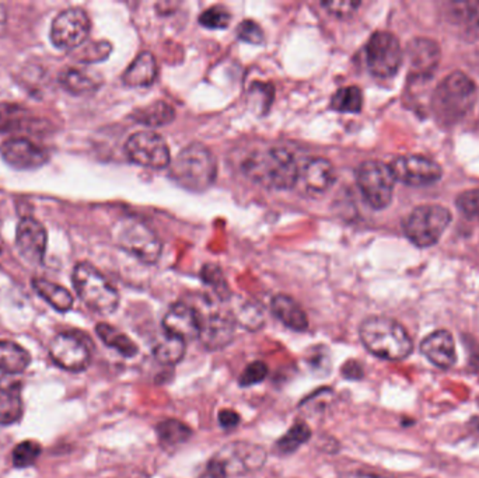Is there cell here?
Masks as SVG:
<instances>
[{"mask_svg": "<svg viewBox=\"0 0 479 478\" xmlns=\"http://www.w3.org/2000/svg\"><path fill=\"white\" fill-rule=\"evenodd\" d=\"M110 478H151V475L148 473L142 472V470H130V472H125L122 474Z\"/></svg>", "mask_w": 479, "mask_h": 478, "instance_id": "46", "label": "cell"}, {"mask_svg": "<svg viewBox=\"0 0 479 478\" xmlns=\"http://www.w3.org/2000/svg\"><path fill=\"white\" fill-rule=\"evenodd\" d=\"M311 429L308 424L303 421L296 423L289 431L286 432L285 435L277 442L275 451L280 456H289L298 451L306 442L310 441Z\"/></svg>", "mask_w": 479, "mask_h": 478, "instance_id": "32", "label": "cell"}, {"mask_svg": "<svg viewBox=\"0 0 479 478\" xmlns=\"http://www.w3.org/2000/svg\"><path fill=\"white\" fill-rule=\"evenodd\" d=\"M243 170L252 181L277 190L292 189L300 174L295 156L283 148L255 151L244 161Z\"/></svg>", "mask_w": 479, "mask_h": 478, "instance_id": "3", "label": "cell"}, {"mask_svg": "<svg viewBox=\"0 0 479 478\" xmlns=\"http://www.w3.org/2000/svg\"><path fill=\"white\" fill-rule=\"evenodd\" d=\"M298 180L311 195H321L331 189L335 182V169L331 161L323 158H314L306 163L298 174Z\"/></svg>", "mask_w": 479, "mask_h": 478, "instance_id": "21", "label": "cell"}, {"mask_svg": "<svg viewBox=\"0 0 479 478\" xmlns=\"http://www.w3.org/2000/svg\"><path fill=\"white\" fill-rule=\"evenodd\" d=\"M455 205L465 218L479 222V189L461 192L455 200Z\"/></svg>", "mask_w": 479, "mask_h": 478, "instance_id": "39", "label": "cell"}, {"mask_svg": "<svg viewBox=\"0 0 479 478\" xmlns=\"http://www.w3.org/2000/svg\"><path fill=\"white\" fill-rule=\"evenodd\" d=\"M90 19L83 9L64 10L51 25V41L62 51L76 50L89 37Z\"/></svg>", "mask_w": 479, "mask_h": 478, "instance_id": "13", "label": "cell"}, {"mask_svg": "<svg viewBox=\"0 0 479 478\" xmlns=\"http://www.w3.org/2000/svg\"><path fill=\"white\" fill-rule=\"evenodd\" d=\"M203 281L206 285L213 288L219 299L228 300L230 297V289L226 284L225 278L221 275L220 268L215 266H206L202 271Z\"/></svg>", "mask_w": 479, "mask_h": 478, "instance_id": "38", "label": "cell"}, {"mask_svg": "<svg viewBox=\"0 0 479 478\" xmlns=\"http://www.w3.org/2000/svg\"><path fill=\"white\" fill-rule=\"evenodd\" d=\"M117 241L123 250L148 264L156 262L161 254V241L154 235V231L141 220L126 219L120 223Z\"/></svg>", "mask_w": 479, "mask_h": 478, "instance_id": "11", "label": "cell"}, {"mask_svg": "<svg viewBox=\"0 0 479 478\" xmlns=\"http://www.w3.org/2000/svg\"><path fill=\"white\" fill-rule=\"evenodd\" d=\"M270 308L275 317L290 330L298 331V333L308 330V315L303 307L288 295H277L270 302Z\"/></svg>", "mask_w": 479, "mask_h": 478, "instance_id": "22", "label": "cell"}, {"mask_svg": "<svg viewBox=\"0 0 479 478\" xmlns=\"http://www.w3.org/2000/svg\"><path fill=\"white\" fill-rule=\"evenodd\" d=\"M357 182L363 198L373 210H385L391 204L396 179L388 164L378 161H363L357 170Z\"/></svg>", "mask_w": 479, "mask_h": 478, "instance_id": "8", "label": "cell"}, {"mask_svg": "<svg viewBox=\"0 0 479 478\" xmlns=\"http://www.w3.org/2000/svg\"><path fill=\"white\" fill-rule=\"evenodd\" d=\"M95 333L102 338L103 343L110 348L115 349L118 354L122 355L125 358H133L139 352L138 346L133 343L130 337L121 333L117 328L112 327L110 324L100 323L95 327Z\"/></svg>", "mask_w": 479, "mask_h": 478, "instance_id": "28", "label": "cell"}, {"mask_svg": "<svg viewBox=\"0 0 479 478\" xmlns=\"http://www.w3.org/2000/svg\"><path fill=\"white\" fill-rule=\"evenodd\" d=\"M2 158L19 170L40 169L50 161V154L27 138H10L0 146Z\"/></svg>", "mask_w": 479, "mask_h": 478, "instance_id": "16", "label": "cell"}, {"mask_svg": "<svg viewBox=\"0 0 479 478\" xmlns=\"http://www.w3.org/2000/svg\"><path fill=\"white\" fill-rule=\"evenodd\" d=\"M421 352L430 364L439 369H450L457 362L455 337L447 330L434 331L425 337Z\"/></svg>", "mask_w": 479, "mask_h": 478, "instance_id": "20", "label": "cell"}, {"mask_svg": "<svg viewBox=\"0 0 479 478\" xmlns=\"http://www.w3.org/2000/svg\"><path fill=\"white\" fill-rule=\"evenodd\" d=\"M359 337L370 354L386 361H404L414 351V341L403 324L385 316L363 320Z\"/></svg>", "mask_w": 479, "mask_h": 478, "instance_id": "1", "label": "cell"}, {"mask_svg": "<svg viewBox=\"0 0 479 478\" xmlns=\"http://www.w3.org/2000/svg\"><path fill=\"white\" fill-rule=\"evenodd\" d=\"M234 321H239L243 327L249 328V330H259L264 324V315L257 306L252 303H243L234 310L233 315Z\"/></svg>", "mask_w": 479, "mask_h": 478, "instance_id": "36", "label": "cell"}, {"mask_svg": "<svg viewBox=\"0 0 479 478\" xmlns=\"http://www.w3.org/2000/svg\"><path fill=\"white\" fill-rule=\"evenodd\" d=\"M46 236L45 228L34 218H23L15 229V246L23 259L30 264H43L45 257Z\"/></svg>", "mask_w": 479, "mask_h": 478, "instance_id": "17", "label": "cell"}, {"mask_svg": "<svg viewBox=\"0 0 479 478\" xmlns=\"http://www.w3.org/2000/svg\"><path fill=\"white\" fill-rule=\"evenodd\" d=\"M219 424L225 429L236 428L240 424V415L233 410H221L219 413Z\"/></svg>", "mask_w": 479, "mask_h": 478, "instance_id": "44", "label": "cell"}, {"mask_svg": "<svg viewBox=\"0 0 479 478\" xmlns=\"http://www.w3.org/2000/svg\"><path fill=\"white\" fill-rule=\"evenodd\" d=\"M156 432L160 444L167 449H174L180 444H184L192 436V429L179 420L161 421L157 425Z\"/></svg>", "mask_w": 479, "mask_h": 478, "instance_id": "31", "label": "cell"}, {"mask_svg": "<svg viewBox=\"0 0 479 478\" xmlns=\"http://www.w3.org/2000/svg\"><path fill=\"white\" fill-rule=\"evenodd\" d=\"M396 181L409 187H426L439 181L443 169L434 159L422 154H404L394 159L390 164Z\"/></svg>", "mask_w": 479, "mask_h": 478, "instance_id": "12", "label": "cell"}, {"mask_svg": "<svg viewBox=\"0 0 479 478\" xmlns=\"http://www.w3.org/2000/svg\"><path fill=\"white\" fill-rule=\"evenodd\" d=\"M331 108L338 112L357 114L363 108L362 90L357 86L342 87L332 96Z\"/></svg>", "mask_w": 479, "mask_h": 478, "instance_id": "34", "label": "cell"}, {"mask_svg": "<svg viewBox=\"0 0 479 478\" xmlns=\"http://www.w3.org/2000/svg\"><path fill=\"white\" fill-rule=\"evenodd\" d=\"M200 339L206 348L216 351L231 343L234 337V323H236L233 316L223 315L220 312H210L206 316L200 312Z\"/></svg>", "mask_w": 479, "mask_h": 478, "instance_id": "19", "label": "cell"}, {"mask_svg": "<svg viewBox=\"0 0 479 478\" xmlns=\"http://www.w3.org/2000/svg\"><path fill=\"white\" fill-rule=\"evenodd\" d=\"M237 35L240 40L252 44V45H261L264 43V31L254 20H244L243 23H240L237 27Z\"/></svg>", "mask_w": 479, "mask_h": 478, "instance_id": "41", "label": "cell"}, {"mask_svg": "<svg viewBox=\"0 0 479 478\" xmlns=\"http://www.w3.org/2000/svg\"><path fill=\"white\" fill-rule=\"evenodd\" d=\"M131 161L148 169H166L171 164V153L166 139L151 131L133 133L125 145Z\"/></svg>", "mask_w": 479, "mask_h": 478, "instance_id": "10", "label": "cell"}, {"mask_svg": "<svg viewBox=\"0 0 479 478\" xmlns=\"http://www.w3.org/2000/svg\"><path fill=\"white\" fill-rule=\"evenodd\" d=\"M341 374L345 379L360 380L363 379V376H365V370H363V366L360 365V362L352 359V361L345 362V365L341 369Z\"/></svg>", "mask_w": 479, "mask_h": 478, "instance_id": "43", "label": "cell"}, {"mask_svg": "<svg viewBox=\"0 0 479 478\" xmlns=\"http://www.w3.org/2000/svg\"><path fill=\"white\" fill-rule=\"evenodd\" d=\"M163 328L167 336L184 339L185 343L200 338V312L187 303H175L164 316Z\"/></svg>", "mask_w": 479, "mask_h": 478, "instance_id": "18", "label": "cell"}, {"mask_svg": "<svg viewBox=\"0 0 479 478\" xmlns=\"http://www.w3.org/2000/svg\"><path fill=\"white\" fill-rule=\"evenodd\" d=\"M231 13L221 5H215L210 9L203 10L200 15V23L203 27L210 30H221L230 24Z\"/></svg>", "mask_w": 479, "mask_h": 478, "instance_id": "37", "label": "cell"}, {"mask_svg": "<svg viewBox=\"0 0 479 478\" xmlns=\"http://www.w3.org/2000/svg\"><path fill=\"white\" fill-rule=\"evenodd\" d=\"M31 355L27 349L13 341H0V372L20 375L30 366Z\"/></svg>", "mask_w": 479, "mask_h": 478, "instance_id": "27", "label": "cell"}, {"mask_svg": "<svg viewBox=\"0 0 479 478\" xmlns=\"http://www.w3.org/2000/svg\"><path fill=\"white\" fill-rule=\"evenodd\" d=\"M41 125L27 108L15 102H0V133L34 131Z\"/></svg>", "mask_w": 479, "mask_h": 478, "instance_id": "23", "label": "cell"}, {"mask_svg": "<svg viewBox=\"0 0 479 478\" xmlns=\"http://www.w3.org/2000/svg\"><path fill=\"white\" fill-rule=\"evenodd\" d=\"M185 349L187 343L184 339L166 334V337L154 346L153 355L156 361L161 365H175L184 358Z\"/></svg>", "mask_w": 479, "mask_h": 478, "instance_id": "33", "label": "cell"}, {"mask_svg": "<svg viewBox=\"0 0 479 478\" xmlns=\"http://www.w3.org/2000/svg\"><path fill=\"white\" fill-rule=\"evenodd\" d=\"M23 415V401L20 395V385L15 383L0 392V424L12 425Z\"/></svg>", "mask_w": 479, "mask_h": 478, "instance_id": "30", "label": "cell"}, {"mask_svg": "<svg viewBox=\"0 0 479 478\" xmlns=\"http://www.w3.org/2000/svg\"><path fill=\"white\" fill-rule=\"evenodd\" d=\"M475 82L463 72L455 71L445 76L432 94V112L437 122L452 127L473 110L476 102Z\"/></svg>", "mask_w": 479, "mask_h": 478, "instance_id": "2", "label": "cell"}, {"mask_svg": "<svg viewBox=\"0 0 479 478\" xmlns=\"http://www.w3.org/2000/svg\"><path fill=\"white\" fill-rule=\"evenodd\" d=\"M339 478H387L385 475L375 474V473L367 472H349L345 473Z\"/></svg>", "mask_w": 479, "mask_h": 478, "instance_id": "45", "label": "cell"}, {"mask_svg": "<svg viewBox=\"0 0 479 478\" xmlns=\"http://www.w3.org/2000/svg\"><path fill=\"white\" fill-rule=\"evenodd\" d=\"M175 112L166 102H154L133 112V118L146 127H163L174 120Z\"/></svg>", "mask_w": 479, "mask_h": 478, "instance_id": "29", "label": "cell"}, {"mask_svg": "<svg viewBox=\"0 0 479 478\" xmlns=\"http://www.w3.org/2000/svg\"><path fill=\"white\" fill-rule=\"evenodd\" d=\"M157 76V62L153 54L143 51L139 54L123 73L122 81L130 87H148Z\"/></svg>", "mask_w": 479, "mask_h": 478, "instance_id": "24", "label": "cell"}, {"mask_svg": "<svg viewBox=\"0 0 479 478\" xmlns=\"http://www.w3.org/2000/svg\"><path fill=\"white\" fill-rule=\"evenodd\" d=\"M7 28V10L0 5V37L6 33Z\"/></svg>", "mask_w": 479, "mask_h": 478, "instance_id": "47", "label": "cell"}, {"mask_svg": "<svg viewBox=\"0 0 479 478\" xmlns=\"http://www.w3.org/2000/svg\"><path fill=\"white\" fill-rule=\"evenodd\" d=\"M171 177L182 189L202 192L215 182L218 163L212 151L200 143H192L171 161Z\"/></svg>", "mask_w": 479, "mask_h": 478, "instance_id": "4", "label": "cell"}, {"mask_svg": "<svg viewBox=\"0 0 479 478\" xmlns=\"http://www.w3.org/2000/svg\"><path fill=\"white\" fill-rule=\"evenodd\" d=\"M267 452L259 444L233 442L221 447L208 463L210 478H230L257 472L267 462Z\"/></svg>", "mask_w": 479, "mask_h": 478, "instance_id": "5", "label": "cell"}, {"mask_svg": "<svg viewBox=\"0 0 479 478\" xmlns=\"http://www.w3.org/2000/svg\"><path fill=\"white\" fill-rule=\"evenodd\" d=\"M77 297L99 315H111L120 305V293L107 278L89 262H79L72 275Z\"/></svg>", "mask_w": 479, "mask_h": 478, "instance_id": "6", "label": "cell"}, {"mask_svg": "<svg viewBox=\"0 0 479 478\" xmlns=\"http://www.w3.org/2000/svg\"><path fill=\"white\" fill-rule=\"evenodd\" d=\"M323 6L332 15H349L360 6L359 2H324Z\"/></svg>", "mask_w": 479, "mask_h": 478, "instance_id": "42", "label": "cell"}, {"mask_svg": "<svg viewBox=\"0 0 479 478\" xmlns=\"http://www.w3.org/2000/svg\"><path fill=\"white\" fill-rule=\"evenodd\" d=\"M409 59V77L414 81H427L434 76L442 58L439 44L430 38L416 37L406 48Z\"/></svg>", "mask_w": 479, "mask_h": 478, "instance_id": "15", "label": "cell"}, {"mask_svg": "<svg viewBox=\"0 0 479 478\" xmlns=\"http://www.w3.org/2000/svg\"><path fill=\"white\" fill-rule=\"evenodd\" d=\"M31 285L34 288L35 292L58 312H69L73 306L72 293L61 285L54 284V282L44 279V278H34L31 281Z\"/></svg>", "mask_w": 479, "mask_h": 478, "instance_id": "26", "label": "cell"}, {"mask_svg": "<svg viewBox=\"0 0 479 478\" xmlns=\"http://www.w3.org/2000/svg\"><path fill=\"white\" fill-rule=\"evenodd\" d=\"M267 376V364L262 361H255L243 370V374L240 376L239 383L241 387H249V385H259V383H261Z\"/></svg>", "mask_w": 479, "mask_h": 478, "instance_id": "40", "label": "cell"}, {"mask_svg": "<svg viewBox=\"0 0 479 478\" xmlns=\"http://www.w3.org/2000/svg\"><path fill=\"white\" fill-rule=\"evenodd\" d=\"M452 220V213L442 205H419L404 222V231L415 246L429 249L442 239Z\"/></svg>", "mask_w": 479, "mask_h": 478, "instance_id": "7", "label": "cell"}, {"mask_svg": "<svg viewBox=\"0 0 479 478\" xmlns=\"http://www.w3.org/2000/svg\"><path fill=\"white\" fill-rule=\"evenodd\" d=\"M403 46L388 31H376L366 45V61L369 71L380 79H390L403 65Z\"/></svg>", "mask_w": 479, "mask_h": 478, "instance_id": "9", "label": "cell"}, {"mask_svg": "<svg viewBox=\"0 0 479 478\" xmlns=\"http://www.w3.org/2000/svg\"><path fill=\"white\" fill-rule=\"evenodd\" d=\"M478 428H479V423H478Z\"/></svg>", "mask_w": 479, "mask_h": 478, "instance_id": "48", "label": "cell"}, {"mask_svg": "<svg viewBox=\"0 0 479 478\" xmlns=\"http://www.w3.org/2000/svg\"><path fill=\"white\" fill-rule=\"evenodd\" d=\"M40 444L34 441H24L22 444H17L13 451V464L17 469H25L30 467L37 462L38 457L41 454Z\"/></svg>", "mask_w": 479, "mask_h": 478, "instance_id": "35", "label": "cell"}, {"mask_svg": "<svg viewBox=\"0 0 479 478\" xmlns=\"http://www.w3.org/2000/svg\"><path fill=\"white\" fill-rule=\"evenodd\" d=\"M59 83L72 94H87L102 86V77L86 69L66 68L59 73Z\"/></svg>", "mask_w": 479, "mask_h": 478, "instance_id": "25", "label": "cell"}, {"mask_svg": "<svg viewBox=\"0 0 479 478\" xmlns=\"http://www.w3.org/2000/svg\"><path fill=\"white\" fill-rule=\"evenodd\" d=\"M87 339L76 331H65L54 337L50 344L53 361L62 369L69 372H82L86 369L92 358Z\"/></svg>", "mask_w": 479, "mask_h": 478, "instance_id": "14", "label": "cell"}]
</instances>
